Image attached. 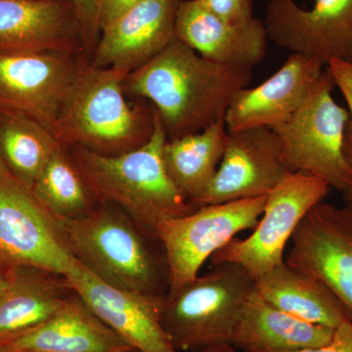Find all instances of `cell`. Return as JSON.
I'll use <instances>...</instances> for the list:
<instances>
[{
  "label": "cell",
  "instance_id": "obj_1",
  "mask_svg": "<svg viewBox=\"0 0 352 352\" xmlns=\"http://www.w3.org/2000/svg\"><path fill=\"white\" fill-rule=\"evenodd\" d=\"M252 80V69L210 61L175 38L127 76L124 90L151 102L171 140L224 118L234 96Z\"/></svg>",
  "mask_w": 352,
  "mask_h": 352
},
{
  "label": "cell",
  "instance_id": "obj_2",
  "mask_svg": "<svg viewBox=\"0 0 352 352\" xmlns=\"http://www.w3.org/2000/svg\"><path fill=\"white\" fill-rule=\"evenodd\" d=\"M166 131L156 112L153 135L138 149L105 156L80 146L65 148L88 189L99 203L120 208L151 239L166 220L184 217L196 208L166 173L163 161Z\"/></svg>",
  "mask_w": 352,
  "mask_h": 352
},
{
  "label": "cell",
  "instance_id": "obj_3",
  "mask_svg": "<svg viewBox=\"0 0 352 352\" xmlns=\"http://www.w3.org/2000/svg\"><path fill=\"white\" fill-rule=\"evenodd\" d=\"M129 75L88 61L53 131L58 142L64 148L80 146L105 156H118L145 144L154 132L156 111L126 100L124 82Z\"/></svg>",
  "mask_w": 352,
  "mask_h": 352
},
{
  "label": "cell",
  "instance_id": "obj_4",
  "mask_svg": "<svg viewBox=\"0 0 352 352\" xmlns=\"http://www.w3.org/2000/svg\"><path fill=\"white\" fill-rule=\"evenodd\" d=\"M59 221L74 256L102 281L143 295L168 293L166 258L120 208L100 203L80 219Z\"/></svg>",
  "mask_w": 352,
  "mask_h": 352
},
{
  "label": "cell",
  "instance_id": "obj_5",
  "mask_svg": "<svg viewBox=\"0 0 352 352\" xmlns=\"http://www.w3.org/2000/svg\"><path fill=\"white\" fill-rule=\"evenodd\" d=\"M256 281L239 264L212 266L206 274L164 295L162 325L177 351L231 344Z\"/></svg>",
  "mask_w": 352,
  "mask_h": 352
},
{
  "label": "cell",
  "instance_id": "obj_6",
  "mask_svg": "<svg viewBox=\"0 0 352 352\" xmlns=\"http://www.w3.org/2000/svg\"><path fill=\"white\" fill-rule=\"evenodd\" d=\"M335 87L325 67L293 116L270 129L279 138L282 160L289 173L317 176L344 194L352 180L344 151L349 113L333 99Z\"/></svg>",
  "mask_w": 352,
  "mask_h": 352
},
{
  "label": "cell",
  "instance_id": "obj_7",
  "mask_svg": "<svg viewBox=\"0 0 352 352\" xmlns=\"http://www.w3.org/2000/svg\"><path fill=\"white\" fill-rule=\"evenodd\" d=\"M0 258L65 277L80 265L57 217L8 170H0Z\"/></svg>",
  "mask_w": 352,
  "mask_h": 352
},
{
  "label": "cell",
  "instance_id": "obj_8",
  "mask_svg": "<svg viewBox=\"0 0 352 352\" xmlns=\"http://www.w3.org/2000/svg\"><path fill=\"white\" fill-rule=\"evenodd\" d=\"M267 196L204 206L157 226L168 271V291L195 279L203 264L236 235L258 226Z\"/></svg>",
  "mask_w": 352,
  "mask_h": 352
},
{
  "label": "cell",
  "instance_id": "obj_9",
  "mask_svg": "<svg viewBox=\"0 0 352 352\" xmlns=\"http://www.w3.org/2000/svg\"><path fill=\"white\" fill-rule=\"evenodd\" d=\"M331 187L317 176L289 173L266 198L263 214L251 235L234 238L210 258L212 266L239 264L256 281L285 261L286 245L303 217L325 200Z\"/></svg>",
  "mask_w": 352,
  "mask_h": 352
},
{
  "label": "cell",
  "instance_id": "obj_10",
  "mask_svg": "<svg viewBox=\"0 0 352 352\" xmlns=\"http://www.w3.org/2000/svg\"><path fill=\"white\" fill-rule=\"evenodd\" d=\"M88 60L83 52L0 53V108L51 132Z\"/></svg>",
  "mask_w": 352,
  "mask_h": 352
},
{
  "label": "cell",
  "instance_id": "obj_11",
  "mask_svg": "<svg viewBox=\"0 0 352 352\" xmlns=\"http://www.w3.org/2000/svg\"><path fill=\"white\" fill-rule=\"evenodd\" d=\"M291 242L285 263L325 286L352 322V207L317 204Z\"/></svg>",
  "mask_w": 352,
  "mask_h": 352
},
{
  "label": "cell",
  "instance_id": "obj_12",
  "mask_svg": "<svg viewBox=\"0 0 352 352\" xmlns=\"http://www.w3.org/2000/svg\"><path fill=\"white\" fill-rule=\"evenodd\" d=\"M268 39L324 67L352 63V0H315L303 9L295 0H270L263 22Z\"/></svg>",
  "mask_w": 352,
  "mask_h": 352
},
{
  "label": "cell",
  "instance_id": "obj_13",
  "mask_svg": "<svg viewBox=\"0 0 352 352\" xmlns=\"http://www.w3.org/2000/svg\"><path fill=\"white\" fill-rule=\"evenodd\" d=\"M279 138L270 127L228 132L226 150L214 177L191 204L204 206L267 196L289 175Z\"/></svg>",
  "mask_w": 352,
  "mask_h": 352
},
{
  "label": "cell",
  "instance_id": "obj_14",
  "mask_svg": "<svg viewBox=\"0 0 352 352\" xmlns=\"http://www.w3.org/2000/svg\"><path fill=\"white\" fill-rule=\"evenodd\" d=\"M67 281L83 302L138 352H178L162 325L164 296L116 288L80 263Z\"/></svg>",
  "mask_w": 352,
  "mask_h": 352
},
{
  "label": "cell",
  "instance_id": "obj_15",
  "mask_svg": "<svg viewBox=\"0 0 352 352\" xmlns=\"http://www.w3.org/2000/svg\"><path fill=\"white\" fill-rule=\"evenodd\" d=\"M182 0H145L104 28L90 63L131 74L175 39L176 12Z\"/></svg>",
  "mask_w": 352,
  "mask_h": 352
},
{
  "label": "cell",
  "instance_id": "obj_16",
  "mask_svg": "<svg viewBox=\"0 0 352 352\" xmlns=\"http://www.w3.org/2000/svg\"><path fill=\"white\" fill-rule=\"evenodd\" d=\"M43 52L85 53L69 0H0V53Z\"/></svg>",
  "mask_w": 352,
  "mask_h": 352
},
{
  "label": "cell",
  "instance_id": "obj_17",
  "mask_svg": "<svg viewBox=\"0 0 352 352\" xmlns=\"http://www.w3.org/2000/svg\"><path fill=\"white\" fill-rule=\"evenodd\" d=\"M325 67L315 60L293 54L274 75L258 87L242 88L227 109L228 132L273 127L286 122L298 110Z\"/></svg>",
  "mask_w": 352,
  "mask_h": 352
},
{
  "label": "cell",
  "instance_id": "obj_18",
  "mask_svg": "<svg viewBox=\"0 0 352 352\" xmlns=\"http://www.w3.org/2000/svg\"><path fill=\"white\" fill-rule=\"evenodd\" d=\"M175 38L201 57L217 63L251 68L263 61L268 36L263 21L231 25L196 0H182L177 8Z\"/></svg>",
  "mask_w": 352,
  "mask_h": 352
},
{
  "label": "cell",
  "instance_id": "obj_19",
  "mask_svg": "<svg viewBox=\"0 0 352 352\" xmlns=\"http://www.w3.org/2000/svg\"><path fill=\"white\" fill-rule=\"evenodd\" d=\"M2 352H133L76 293L43 326L0 346Z\"/></svg>",
  "mask_w": 352,
  "mask_h": 352
},
{
  "label": "cell",
  "instance_id": "obj_20",
  "mask_svg": "<svg viewBox=\"0 0 352 352\" xmlns=\"http://www.w3.org/2000/svg\"><path fill=\"white\" fill-rule=\"evenodd\" d=\"M333 329L296 318L252 292L248 298L231 344L245 352H291L324 346Z\"/></svg>",
  "mask_w": 352,
  "mask_h": 352
},
{
  "label": "cell",
  "instance_id": "obj_21",
  "mask_svg": "<svg viewBox=\"0 0 352 352\" xmlns=\"http://www.w3.org/2000/svg\"><path fill=\"white\" fill-rule=\"evenodd\" d=\"M74 293L66 277L50 271L32 267V274L10 275L0 296V346L43 326Z\"/></svg>",
  "mask_w": 352,
  "mask_h": 352
},
{
  "label": "cell",
  "instance_id": "obj_22",
  "mask_svg": "<svg viewBox=\"0 0 352 352\" xmlns=\"http://www.w3.org/2000/svg\"><path fill=\"white\" fill-rule=\"evenodd\" d=\"M228 131L224 118L207 129L166 141L163 161L166 173L190 204L204 193L217 173Z\"/></svg>",
  "mask_w": 352,
  "mask_h": 352
},
{
  "label": "cell",
  "instance_id": "obj_23",
  "mask_svg": "<svg viewBox=\"0 0 352 352\" xmlns=\"http://www.w3.org/2000/svg\"><path fill=\"white\" fill-rule=\"evenodd\" d=\"M256 291L273 307L308 323L335 329L346 318L325 286L285 261L256 280Z\"/></svg>",
  "mask_w": 352,
  "mask_h": 352
},
{
  "label": "cell",
  "instance_id": "obj_24",
  "mask_svg": "<svg viewBox=\"0 0 352 352\" xmlns=\"http://www.w3.org/2000/svg\"><path fill=\"white\" fill-rule=\"evenodd\" d=\"M62 146L54 134L23 113L0 108V155L8 170L32 187L46 163Z\"/></svg>",
  "mask_w": 352,
  "mask_h": 352
},
{
  "label": "cell",
  "instance_id": "obj_25",
  "mask_svg": "<svg viewBox=\"0 0 352 352\" xmlns=\"http://www.w3.org/2000/svg\"><path fill=\"white\" fill-rule=\"evenodd\" d=\"M32 188L58 220L80 219L97 207L96 199L63 146L51 156Z\"/></svg>",
  "mask_w": 352,
  "mask_h": 352
},
{
  "label": "cell",
  "instance_id": "obj_26",
  "mask_svg": "<svg viewBox=\"0 0 352 352\" xmlns=\"http://www.w3.org/2000/svg\"><path fill=\"white\" fill-rule=\"evenodd\" d=\"M326 69L332 76L336 87H339L349 108V120L344 133V151L352 171V63L333 60L326 66ZM342 195L346 205L352 207V180L349 190Z\"/></svg>",
  "mask_w": 352,
  "mask_h": 352
},
{
  "label": "cell",
  "instance_id": "obj_27",
  "mask_svg": "<svg viewBox=\"0 0 352 352\" xmlns=\"http://www.w3.org/2000/svg\"><path fill=\"white\" fill-rule=\"evenodd\" d=\"M210 13L231 25L247 24L254 18V0H196Z\"/></svg>",
  "mask_w": 352,
  "mask_h": 352
},
{
  "label": "cell",
  "instance_id": "obj_28",
  "mask_svg": "<svg viewBox=\"0 0 352 352\" xmlns=\"http://www.w3.org/2000/svg\"><path fill=\"white\" fill-rule=\"evenodd\" d=\"M98 1L99 0H69L75 9L78 22H80L83 46H85L87 55L94 53L95 46H96L99 36H100L98 18H97Z\"/></svg>",
  "mask_w": 352,
  "mask_h": 352
},
{
  "label": "cell",
  "instance_id": "obj_29",
  "mask_svg": "<svg viewBox=\"0 0 352 352\" xmlns=\"http://www.w3.org/2000/svg\"><path fill=\"white\" fill-rule=\"evenodd\" d=\"M291 352H352V322L346 318L340 322L324 346Z\"/></svg>",
  "mask_w": 352,
  "mask_h": 352
},
{
  "label": "cell",
  "instance_id": "obj_30",
  "mask_svg": "<svg viewBox=\"0 0 352 352\" xmlns=\"http://www.w3.org/2000/svg\"><path fill=\"white\" fill-rule=\"evenodd\" d=\"M142 1L145 0H99L97 14L99 31L101 32L116 18Z\"/></svg>",
  "mask_w": 352,
  "mask_h": 352
},
{
  "label": "cell",
  "instance_id": "obj_31",
  "mask_svg": "<svg viewBox=\"0 0 352 352\" xmlns=\"http://www.w3.org/2000/svg\"><path fill=\"white\" fill-rule=\"evenodd\" d=\"M9 282H10V275L6 272L0 263V296L3 295L4 292L8 288Z\"/></svg>",
  "mask_w": 352,
  "mask_h": 352
},
{
  "label": "cell",
  "instance_id": "obj_32",
  "mask_svg": "<svg viewBox=\"0 0 352 352\" xmlns=\"http://www.w3.org/2000/svg\"><path fill=\"white\" fill-rule=\"evenodd\" d=\"M203 352H236L233 349L232 344H217V346L208 347L204 349Z\"/></svg>",
  "mask_w": 352,
  "mask_h": 352
},
{
  "label": "cell",
  "instance_id": "obj_33",
  "mask_svg": "<svg viewBox=\"0 0 352 352\" xmlns=\"http://www.w3.org/2000/svg\"><path fill=\"white\" fill-rule=\"evenodd\" d=\"M0 170H8L6 164H4L3 160H2L1 155H0Z\"/></svg>",
  "mask_w": 352,
  "mask_h": 352
},
{
  "label": "cell",
  "instance_id": "obj_34",
  "mask_svg": "<svg viewBox=\"0 0 352 352\" xmlns=\"http://www.w3.org/2000/svg\"><path fill=\"white\" fill-rule=\"evenodd\" d=\"M19 352H48V351H19Z\"/></svg>",
  "mask_w": 352,
  "mask_h": 352
},
{
  "label": "cell",
  "instance_id": "obj_35",
  "mask_svg": "<svg viewBox=\"0 0 352 352\" xmlns=\"http://www.w3.org/2000/svg\"><path fill=\"white\" fill-rule=\"evenodd\" d=\"M133 352H138V351H134Z\"/></svg>",
  "mask_w": 352,
  "mask_h": 352
},
{
  "label": "cell",
  "instance_id": "obj_36",
  "mask_svg": "<svg viewBox=\"0 0 352 352\" xmlns=\"http://www.w3.org/2000/svg\"><path fill=\"white\" fill-rule=\"evenodd\" d=\"M0 352H2L1 351H0Z\"/></svg>",
  "mask_w": 352,
  "mask_h": 352
}]
</instances>
